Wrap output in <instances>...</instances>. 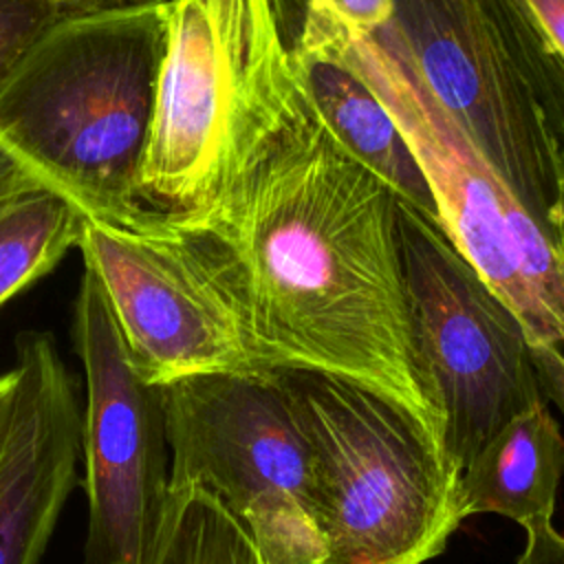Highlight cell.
I'll list each match as a JSON object with an SVG mask.
<instances>
[{
	"instance_id": "8fae6325",
	"label": "cell",
	"mask_w": 564,
	"mask_h": 564,
	"mask_svg": "<svg viewBox=\"0 0 564 564\" xmlns=\"http://www.w3.org/2000/svg\"><path fill=\"white\" fill-rule=\"evenodd\" d=\"M15 414L0 460V564H40L77 478L79 403L55 339L18 337Z\"/></svg>"
},
{
	"instance_id": "9c48e42d",
	"label": "cell",
	"mask_w": 564,
	"mask_h": 564,
	"mask_svg": "<svg viewBox=\"0 0 564 564\" xmlns=\"http://www.w3.org/2000/svg\"><path fill=\"white\" fill-rule=\"evenodd\" d=\"M491 174L564 245V156L489 0H392L386 26Z\"/></svg>"
},
{
	"instance_id": "2e32d148",
	"label": "cell",
	"mask_w": 564,
	"mask_h": 564,
	"mask_svg": "<svg viewBox=\"0 0 564 564\" xmlns=\"http://www.w3.org/2000/svg\"><path fill=\"white\" fill-rule=\"evenodd\" d=\"M148 564H267L251 535L196 485L170 487Z\"/></svg>"
},
{
	"instance_id": "7c38bea8",
	"label": "cell",
	"mask_w": 564,
	"mask_h": 564,
	"mask_svg": "<svg viewBox=\"0 0 564 564\" xmlns=\"http://www.w3.org/2000/svg\"><path fill=\"white\" fill-rule=\"evenodd\" d=\"M293 57V55H291ZM300 88L333 139L399 203L441 225L430 178L399 121L339 57H293Z\"/></svg>"
},
{
	"instance_id": "4fadbf2b",
	"label": "cell",
	"mask_w": 564,
	"mask_h": 564,
	"mask_svg": "<svg viewBox=\"0 0 564 564\" xmlns=\"http://www.w3.org/2000/svg\"><path fill=\"white\" fill-rule=\"evenodd\" d=\"M564 471V438L549 405L511 419L460 471L465 518L498 513L522 527L553 520Z\"/></svg>"
},
{
	"instance_id": "277c9868",
	"label": "cell",
	"mask_w": 564,
	"mask_h": 564,
	"mask_svg": "<svg viewBox=\"0 0 564 564\" xmlns=\"http://www.w3.org/2000/svg\"><path fill=\"white\" fill-rule=\"evenodd\" d=\"M313 449L324 564H425L465 520L460 469L405 408L348 379L278 370Z\"/></svg>"
},
{
	"instance_id": "d6986e66",
	"label": "cell",
	"mask_w": 564,
	"mask_h": 564,
	"mask_svg": "<svg viewBox=\"0 0 564 564\" xmlns=\"http://www.w3.org/2000/svg\"><path fill=\"white\" fill-rule=\"evenodd\" d=\"M527 544L516 564H564V535L555 531L553 520L524 524Z\"/></svg>"
},
{
	"instance_id": "44dd1931",
	"label": "cell",
	"mask_w": 564,
	"mask_h": 564,
	"mask_svg": "<svg viewBox=\"0 0 564 564\" xmlns=\"http://www.w3.org/2000/svg\"><path fill=\"white\" fill-rule=\"evenodd\" d=\"M15 414V372L13 368L0 375V460L9 445L11 425Z\"/></svg>"
},
{
	"instance_id": "ffe728a7",
	"label": "cell",
	"mask_w": 564,
	"mask_h": 564,
	"mask_svg": "<svg viewBox=\"0 0 564 564\" xmlns=\"http://www.w3.org/2000/svg\"><path fill=\"white\" fill-rule=\"evenodd\" d=\"M44 187L40 178H35L22 163H18L9 152L0 148V194L26 192Z\"/></svg>"
},
{
	"instance_id": "e0dca14e",
	"label": "cell",
	"mask_w": 564,
	"mask_h": 564,
	"mask_svg": "<svg viewBox=\"0 0 564 564\" xmlns=\"http://www.w3.org/2000/svg\"><path fill=\"white\" fill-rule=\"evenodd\" d=\"M293 57H339L390 24L392 0H269Z\"/></svg>"
},
{
	"instance_id": "30bf717a",
	"label": "cell",
	"mask_w": 564,
	"mask_h": 564,
	"mask_svg": "<svg viewBox=\"0 0 564 564\" xmlns=\"http://www.w3.org/2000/svg\"><path fill=\"white\" fill-rule=\"evenodd\" d=\"M73 341L86 377L79 414L86 564H148L170 498L163 390L132 368L88 269L75 297Z\"/></svg>"
},
{
	"instance_id": "ba28073f",
	"label": "cell",
	"mask_w": 564,
	"mask_h": 564,
	"mask_svg": "<svg viewBox=\"0 0 564 564\" xmlns=\"http://www.w3.org/2000/svg\"><path fill=\"white\" fill-rule=\"evenodd\" d=\"M410 341L463 471L518 414L549 405L524 328L443 227L397 200Z\"/></svg>"
},
{
	"instance_id": "603a6c76",
	"label": "cell",
	"mask_w": 564,
	"mask_h": 564,
	"mask_svg": "<svg viewBox=\"0 0 564 564\" xmlns=\"http://www.w3.org/2000/svg\"><path fill=\"white\" fill-rule=\"evenodd\" d=\"M40 189V187H37ZM26 192H31V189H26ZM18 194H22V192H13V194H0V209L13 198V196H18Z\"/></svg>"
},
{
	"instance_id": "5b68a950",
	"label": "cell",
	"mask_w": 564,
	"mask_h": 564,
	"mask_svg": "<svg viewBox=\"0 0 564 564\" xmlns=\"http://www.w3.org/2000/svg\"><path fill=\"white\" fill-rule=\"evenodd\" d=\"M339 59L403 128L434 189L443 231L520 319L542 392L564 414V245L480 161L386 26Z\"/></svg>"
},
{
	"instance_id": "3957f363",
	"label": "cell",
	"mask_w": 564,
	"mask_h": 564,
	"mask_svg": "<svg viewBox=\"0 0 564 564\" xmlns=\"http://www.w3.org/2000/svg\"><path fill=\"white\" fill-rule=\"evenodd\" d=\"M302 106L269 0H165V46L139 170V203L214 209Z\"/></svg>"
},
{
	"instance_id": "5bb4252c",
	"label": "cell",
	"mask_w": 564,
	"mask_h": 564,
	"mask_svg": "<svg viewBox=\"0 0 564 564\" xmlns=\"http://www.w3.org/2000/svg\"><path fill=\"white\" fill-rule=\"evenodd\" d=\"M82 218L73 203L46 187L22 192L0 209V306L77 247Z\"/></svg>"
},
{
	"instance_id": "ac0fdd59",
	"label": "cell",
	"mask_w": 564,
	"mask_h": 564,
	"mask_svg": "<svg viewBox=\"0 0 564 564\" xmlns=\"http://www.w3.org/2000/svg\"><path fill=\"white\" fill-rule=\"evenodd\" d=\"M73 11L59 0H0V88L37 40Z\"/></svg>"
},
{
	"instance_id": "8992f818",
	"label": "cell",
	"mask_w": 564,
	"mask_h": 564,
	"mask_svg": "<svg viewBox=\"0 0 564 564\" xmlns=\"http://www.w3.org/2000/svg\"><path fill=\"white\" fill-rule=\"evenodd\" d=\"M161 390L170 487L216 498L267 564H324L315 458L278 370L196 375Z\"/></svg>"
},
{
	"instance_id": "52a82bcc",
	"label": "cell",
	"mask_w": 564,
	"mask_h": 564,
	"mask_svg": "<svg viewBox=\"0 0 564 564\" xmlns=\"http://www.w3.org/2000/svg\"><path fill=\"white\" fill-rule=\"evenodd\" d=\"M77 247L143 381L262 370L238 284L203 229L150 209L132 223L84 216Z\"/></svg>"
},
{
	"instance_id": "9a60e30c",
	"label": "cell",
	"mask_w": 564,
	"mask_h": 564,
	"mask_svg": "<svg viewBox=\"0 0 564 564\" xmlns=\"http://www.w3.org/2000/svg\"><path fill=\"white\" fill-rule=\"evenodd\" d=\"M562 156H564V0H489Z\"/></svg>"
},
{
	"instance_id": "7a4b0ae2",
	"label": "cell",
	"mask_w": 564,
	"mask_h": 564,
	"mask_svg": "<svg viewBox=\"0 0 564 564\" xmlns=\"http://www.w3.org/2000/svg\"><path fill=\"white\" fill-rule=\"evenodd\" d=\"M165 0L73 11L0 88V148L82 216H141Z\"/></svg>"
},
{
	"instance_id": "6da1fadb",
	"label": "cell",
	"mask_w": 564,
	"mask_h": 564,
	"mask_svg": "<svg viewBox=\"0 0 564 564\" xmlns=\"http://www.w3.org/2000/svg\"><path fill=\"white\" fill-rule=\"evenodd\" d=\"M203 229L227 262L262 370L348 379L412 412L443 445L416 370L397 196L302 106ZM445 449V447H443Z\"/></svg>"
},
{
	"instance_id": "7402d4cb",
	"label": "cell",
	"mask_w": 564,
	"mask_h": 564,
	"mask_svg": "<svg viewBox=\"0 0 564 564\" xmlns=\"http://www.w3.org/2000/svg\"><path fill=\"white\" fill-rule=\"evenodd\" d=\"M66 7L75 11H88V9H106V7H123V4H139V2H152V0H59Z\"/></svg>"
}]
</instances>
